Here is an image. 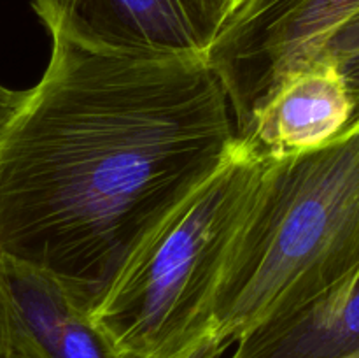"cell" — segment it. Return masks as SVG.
<instances>
[{"mask_svg": "<svg viewBox=\"0 0 359 358\" xmlns=\"http://www.w3.org/2000/svg\"><path fill=\"white\" fill-rule=\"evenodd\" d=\"M0 133V258L97 305L146 235L237 146L205 55L98 51L51 35Z\"/></svg>", "mask_w": 359, "mask_h": 358, "instance_id": "obj_1", "label": "cell"}, {"mask_svg": "<svg viewBox=\"0 0 359 358\" xmlns=\"http://www.w3.org/2000/svg\"><path fill=\"white\" fill-rule=\"evenodd\" d=\"M359 272V116L332 142L269 158L212 300L209 358Z\"/></svg>", "mask_w": 359, "mask_h": 358, "instance_id": "obj_2", "label": "cell"}, {"mask_svg": "<svg viewBox=\"0 0 359 358\" xmlns=\"http://www.w3.org/2000/svg\"><path fill=\"white\" fill-rule=\"evenodd\" d=\"M266 160L237 146L133 249L90 311L121 358H209L212 300Z\"/></svg>", "mask_w": 359, "mask_h": 358, "instance_id": "obj_3", "label": "cell"}, {"mask_svg": "<svg viewBox=\"0 0 359 358\" xmlns=\"http://www.w3.org/2000/svg\"><path fill=\"white\" fill-rule=\"evenodd\" d=\"M359 0H249L205 49L230 102L237 137L286 77L323 58Z\"/></svg>", "mask_w": 359, "mask_h": 358, "instance_id": "obj_4", "label": "cell"}, {"mask_svg": "<svg viewBox=\"0 0 359 358\" xmlns=\"http://www.w3.org/2000/svg\"><path fill=\"white\" fill-rule=\"evenodd\" d=\"M51 35L119 55H203L179 0H32Z\"/></svg>", "mask_w": 359, "mask_h": 358, "instance_id": "obj_5", "label": "cell"}, {"mask_svg": "<svg viewBox=\"0 0 359 358\" xmlns=\"http://www.w3.org/2000/svg\"><path fill=\"white\" fill-rule=\"evenodd\" d=\"M353 121V97L335 62L323 58L286 77L237 140L269 160L325 146Z\"/></svg>", "mask_w": 359, "mask_h": 358, "instance_id": "obj_6", "label": "cell"}, {"mask_svg": "<svg viewBox=\"0 0 359 358\" xmlns=\"http://www.w3.org/2000/svg\"><path fill=\"white\" fill-rule=\"evenodd\" d=\"M228 358H359V272L326 297L249 330Z\"/></svg>", "mask_w": 359, "mask_h": 358, "instance_id": "obj_7", "label": "cell"}, {"mask_svg": "<svg viewBox=\"0 0 359 358\" xmlns=\"http://www.w3.org/2000/svg\"><path fill=\"white\" fill-rule=\"evenodd\" d=\"M0 283L49 358H121L90 312L49 274L0 258Z\"/></svg>", "mask_w": 359, "mask_h": 358, "instance_id": "obj_8", "label": "cell"}, {"mask_svg": "<svg viewBox=\"0 0 359 358\" xmlns=\"http://www.w3.org/2000/svg\"><path fill=\"white\" fill-rule=\"evenodd\" d=\"M248 2L249 0H179L203 53L230 27Z\"/></svg>", "mask_w": 359, "mask_h": 358, "instance_id": "obj_9", "label": "cell"}, {"mask_svg": "<svg viewBox=\"0 0 359 358\" xmlns=\"http://www.w3.org/2000/svg\"><path fill=\"white\" fill-rule=\"evenodd\" d=\"M0 358H49L30 336L0 283Z\"/></svg>", "mask_w": 359, "mask_h": 358, "instance_id": "obj_10", "label": "cell"}, {"mask_svg": "<svg viewBox=\"0 0 359 358\" xmlns=\"http://www.w3.org/2000/svg\"><path fill=\"white\" fill-rule=\"evenodd\" d=\"M359 51V13L347 20L326 44L323 58L337 60ZM321 58V60H323Z\"/></svg>", "mask_w": 359, "mask_h": 358, "instance_id": "obj_11", "label": "cell"}, {"mask_svg": "<svg viewBox=\"0 0 359 358\" xmlns=\"http://www.w3.org/2000/svg\"><path fill=\"white\" fill-rule=\"evenodd\" d=\"M330 60V58H328ZM335 62L347 90L354 102V119L359 116V51L351 53V55L342 56V58L332 60Z\"/></svg>", "mask_w": 359, "mask_h": 358, "instance_id": "obj_12", "label": "cell"}, {"mask_svg": "<svg viewBox=\"0 0 359 358\" xmlns=\"http://www.w3.org/2000/svg\"><path fill=\"white\" fill-rule=\"evenodd\" d=\"M27 98V90H11L0 84V133Z\"/></svg>", "mask_w": 359, "mask_h": 358, "instance_id": "obj_13", "label": "cell"}]
</instances>
